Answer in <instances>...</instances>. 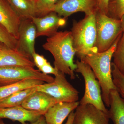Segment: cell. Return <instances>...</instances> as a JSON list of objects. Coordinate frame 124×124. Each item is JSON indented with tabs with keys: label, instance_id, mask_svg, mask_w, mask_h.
Wrapping results in <instances>:
<instances>
[{
	"label": "cell",
	"instance_id": "28",
	"mask_svg": "<svg viewBox=\"0 0 124 124\" xmlns=\"http://www.w3.org/2000/svg\"><path fill=\"white\" fill-rule=\"evenodd\" d=\"M110 0H97V11L107 15Z\"/></svg>",
	"mask_w": 124,
	"mask_h": 124
},
{
	"label": "cell",
	"instance_id": "27",
	"mask_svg": "<svg viewBox=\"0 0 124 124\" xmlns=\"http://www.w3.org/2000/svg\"><path fill=\"white\" fill-rule=\"evenodd\" d=\"M38 70L41 72L45 75L53 74L55 76L57 75L59 72V71L58 69L52 66L49 62L45 65L40 68Z\"/></svg>",
	"mask_w": 124,
	"mask_h": 124
},
{
	"label": "cell",
	"instance_id": "2",
	"mask_svg": "<svg viewBox=\"0 0 124 124\" xmlns=\"http://www.w3.org/2000/svg\"><path fill=\"white\" fill-rule=\"evenodd\" d=\"M121 34L108 50L102 52H93L81 59L91 68L100 84L102 99L105 106L110 107V95L112 90L116 89L113 83L111 71V61L113 54Z\"/></svg>",
	"mask_w": 124,
	"mask_h": 124
},
{
	"label": "cell",
	"instance_id": "24",
	"mask_svg": "<svg viewBox=\"0 0 124 124\" xmlns=\"http://www.w3.org/2000/svg\"><path fill=\"white\" fill-rule=\"evenodd\" d=\"M111 71L113 83L120 95L124 99V76L113 62L111 63Z\"/></svg>",
	"mask_w": 124,
	"mask_h": 124
},
{
	"label": "cell",
	"instance_id": "8",
	"mask_svg": "<svg viewBox=\"0 0 124 124\" xmlns=\"http://www.w3.org/2000/svg\"><path fill=\"white\" fill-rule=\"evenodd\" d=\"M97 1L60 0L53 6L50 12H55L65 18L78 12H84L85 15L95 13L97 11Z\"/></svg>",
	"mask_w": 124,
	"mask_h": 124
},
{
	"label": "cell",
	"instance_id": "5",
	"mask_svg": "<svg viewBox=\"0 0 124 124\" xmlns=\"http://www.w3.org/2000/svg\"><path fill=\"white\" fill-rule=\"evenodd\" d=\"M76 72L80 73L84 80L85 91L84 96L79 102L80 104H90L105 113L108 110L102 99L100 84L90 67L81 60L76 61Z\"/></svg>",
	"mask_w": 124,
	"mask_h": 124
},
{
	"label": "cell",
	"instance_id": "10",
	"mask_svg": "<svg viewBox=\"0 0 124 124\" xmlns=\"http://www.w3.org/2000/svg\"><path fill=\"white\" fill-rule=\"evenodd\" d=\"M108 113L90 104H80L74 112L72 124H110Z\"/></svg>",
	"mask_w": 124,
	"mask_h": 124
},
{
	"label": "cell",
	"instance_id": "29",
	"mask_svg": "<svg viewBox=\"0 0 124 124\" xmlns=\"http://www.w3.org/2000/svg\"><path fill=\"white\" fill-rule=\"evenodd\" d=\"M0 124H7L4 122L2 119H0ZM46 124L45 119L44 115L41 116L35 122H31L30 124Z\"/></svg>",
	"mask_w": 124,
	"mask_h": 124
},
{
	"label": "cell",
	"instance_id": "22",
	"mask_svg": "<svg viewBox=\"0 0 124 124\" xmlns=\"http://www.w3.org/2000/svg\"><path fill=\"white\" fill-rule=\"evenodd\" d=\"M124 15V0H110L107 15L112 18L120 20Z\"/></svg>",
	"mask_w": 124,
	"mask_h": 124
},
{
	"label": "cell",
	"instance_id": "3",
	"mask_svg": "<svg viewBox=\"0 0 124 124\" xmlns=\"http://www.w3.org/2000/svg\"><path fill=\"white\" fill-rule=\"evenodd\" d=\"M95 14L85 15L81 20L73 21L71 31L73 45L76 54L80 60L88 54L98 52L96 47Z\"/></svg>",
	"mask_w": 124,
	"mask_h": 124
},
{
	"label": "cell",
	"instance_id": "33",
	"mask_svg": "<svg viewBox=\"0 0 124 124\" xmlns=\"http://www.w3.org/2000/svg\"><path fill=\"white\" fill-rule=\"evenodd\" d=\"M28 0L30 1H31V2H33V3L35 4L36 2H37L38 0Z\"/></svg>",
	"mask_w": 124,
	"mask_h": 124
},
{
	"label": "cell",
	"instance_id": "15",
	"mask_svg": "<svg viewBox=\"0 0 124 124\" xmlns=\"http://www.w3.org/2000/svg\"><path fill=\"white\" fill-rule=\"evenodd\" d=\"M21 20L6 0H0V23L17 39Z\"/></svg>",
	"mask_w": 124,
	"mask_h": 124
},
{
	"label": "cell",
	"instance_id": "18",
	"mask_svg": "<svg viewBox=\"0 0 124 124\" xmlns=\"http://www.w3.org/2000/svg\"><path fill=\"white\" fill-rule=\"evenodd\" d=\"M45 82L41 80L28 78L11 84L0 86V100L18 91L29 88L36 87Z\"/></svg>",
	"mask_w": 124,
	"mask_h": 124
},
{
	"label": "cell",
	"instance_id": "17",
	"mask_svg": "<svg viewBox=\"0 0 124 124\" xmlns=\"http://www.w3.org/2000/svg\"><path fill=\"white\" fill-rule=\"evenodd\" d=\"M109 118L114 124H124V99L117 90H112L110 95Z\"/></svg>",
	"mask_w": 124,
	"mask_h": 124
},
{
	"label": "cell",
	"instance_id": "16",
	"mask_svg": "<svg viewBox=\"0 0 124 124\" xmlns=\"http://www.w3.org/2000/svg\"><path fill=\"white\" fill-rule=\"evenodd\" d=\"M35 66L33 60L17 49L7 48L0 51V67Z\"/></svg>",
	"mask_w": 124,
	"mask_h": 124
},
{
	"label": "cell",
	"instance_id": "31",
	"mask_svg": "<svg viewBox=\"0 0 124 124\" xmlns=\"http://www.w3.org/2000/svg\"><path fill=\"white\" fill-rule=\"evenodd\" d=\"M120 20L121 22L122 31H123V33L124 34V15L121 18Z\"/></svg>",
	"mask_w": 124,
	"mask_h": 124
},
{
	"label": "cell",
	"instance_id": "13",
	"mask_svg": "<svg viewBox=\"0 0 124 124\" xmlns=\"http://www.w3.org/2000/svg\"><path fill=\"white\" fill-rule=\"evenodd\" d=\"M79 102L57 103L44 115L46 124H62L69 114L79 105Z\"/></svg>",
	"mask_w": 124,
	"mask_h": 124
},
{
	"label": "cell",
	"instance_id": "21",
	"mask_svg": "<svg viewBox=\"0 0 124 124\" xmlns=\"http://www.w3.org/2000/svg\"><path fill=\"white\" fill-rule=\"evenodd\" d=\"M113 64L124 76V34L120 38L113 54Z\"/></svg>",
	"mask_w": 124,
	"mask_h": 124
},
{
	"label": "cell",
	"instance_id": "32",
	"mask_svg": "<svg viewBox=\"0 0 124 124\" xmlns=\"http://www.w3.org/2000/svg\"><path fill=\"white\" fill-rule=\"evenodd\" d=\"M7 48H8V47H7L4 45L1 44V43H0V51L3 50L4 49Z\"/></svg>",
	"mask_w": 124,
	"mask_h": 124
},
{
	"label": "cell",
	"instance_id": "26",
	"mask_svg": "<svg viewBox=\"0 0 124 124\" xmlns=\"http://www.w3.org/2000/svg\"><path fill=\"white\" fill-rule=\"evenodd\" d=\"M32 58L35 66L37 67L38 69L48 62L43 55H40L36 52L32 54Z\"/></svg>",
	"mask_w": 124,
	"mask_h": 124
},
{
	"label": "cell",
	"instance_id": "7",
	"mask_svg": "<svg viewBox=\"0 0 124 124\" xmlns=\"http://www.w3.org/2000/svg\"><path fill=\"white\" fill-rule=\"evenodd\" d=\"M32 78L43 81L46 83L53 82L54 78L45 75L33 67L22 66L0 67V86L16 83Z\"/></svg>",
	"mask_w": 124,
	"mask_h": 124
},
{
	"label": "cell",
	"instance_id": "9",
	"mask_svg": "<svg viewBox=\"0 0 124 124\" xmlns=\"http://www.w3.org/2000/svg\"><path fill=\"white\" fill-rule=\"evenodd\" d=\"M36 33V28L31 19L21 20L16 49L32 60V54L36 52L35 45Z\"/></svg>",
	"mask_w": 124,
	"mask_h": 124
},
{
	"label": "cell",
	"instance_id": "1",
	"mask_svg": "<svg viewBox=\"0 0 124 124\" xmlns=\"http://www.w3.org/2000/svg\"><path fill=\"white\" fill-rule=\"evenodd\" d=\"M42 47L53 56L54 67L60 72L70 76L71 79H75V72L77 66L73 61L76 51L71 31H58L47 38Z\"/></svg>",
	"mask_w": 124,
	"mask_h": 124
},
{
	"label": "cell",
	"instance_id": "11",
	"mask_svg": "<svg viewBox=\"0 0 124 124\" xmlns=\"http://www.w3.org/2000/svg\"><path fill=\"white\" fill-rule=\"evenodd\" d=\"M36 28V37H50L58 32L60 27L66 24V18L59 16L55 12H51L41 17L31 18Z\"/></svg>",
	"mask_w": 124,
	"mask_h": 124
},
{
	"label": "cell",
	"instance_id": "20",
	"mask_svg": "<svg viewBox=\"0 0 124 124\" xmlns=\"http://www.w3.org/2000/svg\"><path fill=\"white\" fill-rule=\"evenodd\" d=\"M36 90V87H32L16 92L10 96L0 100V108L21 106L26 98Z\"/></svg>",
	"mask_w": 124,
	"mask_h": 124
},
{
	"label": "cell",
	"instance_id": "14",
	"mask_svg": "<svg viewBox=\"0 0 124 124\" xmlns=\"http://www.w3.org/2000/svg\"><path fill=\"white\" fill-rule=\"evenodd\" d=\"M42 115V113L29 110L21 106L0 108V119H8L18 121L22 124H26L27 121L35 122Z\"/></svg>",
	"mask_w": 124,
	"mask_h": 124
},
{
	"label": "cell",
	"instance_id": "19",
	"mask_svg": "<svg viewBox=\"0 0 124 124\" xmlns=\"http://www.w3.org/2000/svg\"><path fill=\"white\" fill-rule=\"evenodd\" d=\"M21 19L37 17L35 4L28 0H6Z\"/></svg>",
	"mask_w": 124,
	"mask_h": 124
},
{
	"label": "cell",
	"instance_id": "6",
	"mask_svg": "<svg viewBox=\"0 0 124 124\" xmlns=\"http://www.w3.org/2000/svg\"><path fill=\"white\" fill-rule=\"evenodd\" d=\"M37 90L48 94L57 103L78 101L79 93L67 80L65 74L59 71L53 82L44 83L36 87Z\"/></svg>",
	"mask_w": 124,
	"mask_h": 124
},
{
	"label": "cell",
	"instance_id": "4",
	"mask_svg": "<svg viewBox=\"0 0 124 124\" xmlns=\"http://www.w3.org/2000/svg\"><path fill=\"white\" fill-rule=\"evenodd\" d=\"M97 37L96 47L102 53L111 48L117 38L123 33L120 20L108 17L97 11L95 14Z\"/></svg>",
	"mask_w": 124,
	"mask_h": 124
},
{
	"label": "cell",
	"instance_id": "23",
	"mask_svg": "<svg viewBox=\"0 0 124 124\" xmlns=\"http://www.w3.org/2000/svg\"><path fill=\"white\" fill-rule=\"evenodd\" d=\"M17 39L0 23V43L9 48L16 49Z\"/></svg>",
	"mask_w": 124,
	"mask_h": 124
},
{
	"label": "cell",
	"instance_id": "30",
	"mask_svg": "<svg viewBox=\"0 0 124 124\" xmlns=\"http://www.w3.org/2000/svg\"><path fill=\"white\" fill-rule=\"evenodd\" d=\"M74 111L72 112L68 117L67 120L66 124H72L73 123V118H74Z\"/></svg>",
	"mask_w": 124,
	"mask_h": 124
},
{
	"label": "cell",
	"instance_id": "25",
	"mask_svg": "<svg viewBox=\"0 0 124 124\" xmlns=\"http://www.w3.org/2000/svg\"><path fill=\"white\" fill-rule=\"evenodd\" d=\"M60 0H38L35 3L37 17H41L50 12L53 6Z\"/></svg>",
	"mask_w": 124,
	"mask_h": 124
},
{
	"label": "cell",
	"instance_id": "12",
	"mask_svg": "<svg viewBox=\"0 0 124 124\" xmlns=\"http://www.w3.org/2000/svg\"><path fill=\"white\" fill-rule=\"evenodd\" d=\"M57 103L55 99L50 95L36 90L26 98L21 106L27 110L44 115L50 107Z\"/></svg>",
	"mask_w": 124,
	"mask_h": 124
}]
</instances>
